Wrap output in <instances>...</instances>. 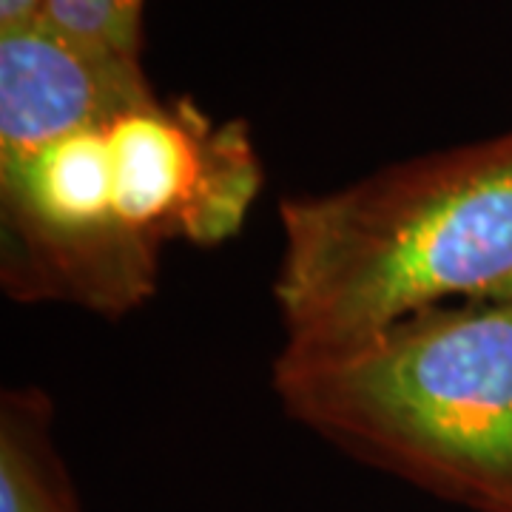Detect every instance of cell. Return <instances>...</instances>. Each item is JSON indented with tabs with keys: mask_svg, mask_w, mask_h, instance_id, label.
I'll use <instances>...</instances> for the list:
<instances>
[{
	"mask_svg": "<svg viewBox=\"0 0 512 512\" xmlns=\"http://www.w3.org/2000/svg\"><path fill=\"white\" fill-rule=\"evenodd\" d=\"M288 356L362 345L450 302L512 299V131L279 205Z\"/></svg>",
	"mask_w": 512,
	"mask_h": 512,
	"instance_id": "6da1fadb",
	"label": "cell"
},
{
	"mask_svg": "<svg viewBox=\"0 0 512 512\" xmlns=\"http://www.w3.org/2000/svg\"><path fill=\"white\" fill-rule=\"evenodd\" d=\"M285 413L473 512H512V299L404 319L362 345L279 353Z\"/></svg>",
	"mask_w": 512,
	"mask_h": 512,
	"instance_id": "7a4b0ae2",
	"label": "cell"
},
{
	"mask_svg": "<svg viewBox=\"0 0 512 512\" xmlns=\"http://www.w3.org/2000/svg\"><path fill=\"white\" fill-rule=\"evenodd\" d=\"M259 188L262 165L237 120L217 126L185 100H154L106 126V222L148 271L168 242L234 237Z\"/></svg>",
	"mask_w": 512,
	"mask_h": 512,
	"instance_id": "3957f363",
	"label": "cell"
},
{
	"mask_svg": "<svg viewBox=\"0 0 512 512\" xmlns=\"http://www.w3.org/2000/svg\"><path fill=\"white\" fill-rule=\"evenodd\" d=\"M140 57L77 46L35 23L0 37V160L154 103Z\"/></svg>",
	"mask_w": 512,
	"mask_h": 512,
	"instance_id": "277c9868",
	"label": "cell"
},
{
	"mask_svg": "<svg viewBox=\"0 0 512 512\" xmlns=\"http://www.w3.org/2000/svg\"><path fill=\"white\" fill-rule=\"evenodd\" d=\"M0 512H83L52 444V407L35 390L3 396Z\"/></svg>",
	"mask_w": 512,
	"mask_h": 512,
	"instance_id": "5b68a950",
	"label": "cell"
},
{
	"mask_svg": "<svg viewBox=\"0 0 512 512\" xmlns=\"http://www.w3.org/2000/svg\"><path fill=\"white\" fill-rule=\"evenodd\" d=\"M37 23L94 52L140 57L143 0H46Z\"/></svg>",
	"mask_w": 512,
	"mask_h": 512,
	"instance_id": "8992f818",
	"label": "cell"
},
{
	"mask_svg": "<svg viewBox=\"0 0 512 512\" xmlns=\"http://www.w3.org/2000/svg\"><path fill=\"white\" fill-rule=\"evenodd\" d=\"M46 0H0V37L32 29L43 15Z\"/></svg>",
	"mask_w": 512,
	"mask_h": 512,
	"instance_id": "52a82bcc",
	"label": "cell"
}]
</instances>
